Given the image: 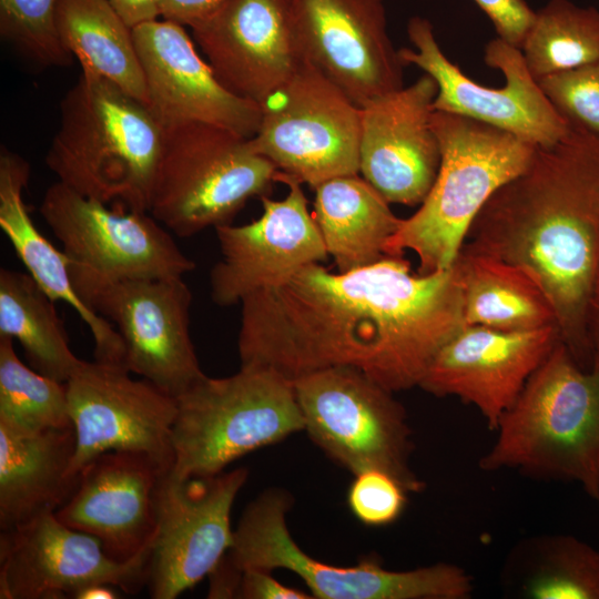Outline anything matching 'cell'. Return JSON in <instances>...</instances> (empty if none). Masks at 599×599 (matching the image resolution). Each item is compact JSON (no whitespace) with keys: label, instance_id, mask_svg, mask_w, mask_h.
I'll use <instances>...</instances> for the list:
<instances>
[{"label":"cell","instance_id":"10","mask_svg":"<svg viewBox=\"0 0 599 599\" xmlns=\"http://www.w3.org/2000/svg\"><path fill=\"white\" fill-rule=\"evenodd\" d=\"M304 430L353 475L384 470L409 493L424 489L410 467L414 449L404 406L363 372L347 366L321 369L293 382Z\"/></svg>","mask_w":599,"mask_h":599},{"label":"cell","instance_id":"26","mask_svg":"<svg viewBox=\"0 0 599 599\" xmlns=\"http://www.w3.org/2000/svg\"><path fill=\"white\" fill-rule=\"evenodd\" d=\"M313 217L338 272L372 265L400 220L380 193L358 174L326 180L314 187Z\"/></svg>","mask_w":599,"mask_h":599},{"label":"cell","instance_id":"31","mask_svg":"<svg viewBox=\"0 0 599 599\" xmlns=\"http://www.w3.org/2000/svg\"><path fill=\"white\" fill-rule=\"evenodd\" d=\"M0 425L22 433L72 427L65 383L23 364L0 336Z\"/></svg>","mask_w":599,"mask_h":599},{"label":"cell","instance_id":"7","mask_svg":"<svg viewBox=\"0 0 599 599\" xmlns=\"http://www.w3.org/2000/svg\"><path fill=\"white\" fill-rule=\"evenodd\" d=\"M176 399L172 471L181 477L220 474L240 457L304 430L293 383L264 367L204 376Z\"/></svg>","mask_w":599,"mask_h":599},{"label":"cell","instance_id":"29","mask_svg":"<svg viewBox=\"0 0 599 599\" xmlns=\"http://www.w3.org/2000/svg\"><path fill=\"white\" fill-rule=\"evenodd\" d=\"M0 336L18 341L33 369L62 383L82 362L54 301L29 273L0 270Z\"/></svg>","mask_w":599,"mask_h":599},{"label":"cell","instance_id":"33","mask_svg":"<svg viewBox=\"0 0 599 599\" xmlns=\"http://www.w3.org/2000/svg\"><path fill=\"white\" fill-rule=\"evenodd\" d=\"M59 0H0V33L22 55L41 67H63L72 55L57 30Z\"/></svg>","mask_w":599,"mask_h":599},{"label":"cell","instance_id":"6","mask_svg":"<svg viewBox=\"0 0 599 599\" xmlns=\"http://www.w3.org/2000/svg\"><path fill=\"white\" fill-rule=\"evenodd\" d=\"M163 130L149 213L180 237L231 223L276 182L277 169L247 136L204 122Z\"/></svg>","mask_w":599,"mask_h":599},{"label":"cell","instance_id":"16","mask_svg":"<svg viewBox=\"0 0 599 599\" xmlns=\"http://www.w3.org/2000/svg\"><path fill=\"white\" fill-rule=\"evenodd\" d=\"M301 53L355 104L404 87L384 0H291Z\"/></svg>","mask_w":599,"mask_h":599},{"label":"cell","instance_id":"30","mask_svg":"<svg viewBox=\"0 0 599 599\" xmlns=\"http://www.w3.org/2000/svg\"><path fill=\"white\" fill-rule=\"evenodd\" d=\"M520 50L536 80L599 60V10L550 0L536 12Z\"/></svg>","mask_w":599,"mask_h":599},{"label":"cell","instance_id":"37","mask_svg":"<svg viewBox=\"0 0 599 599\" xmlns=\"http://www.w3.org/2000/svg\"><path fill=\"white\" fill-rule=\"evenodd\" d=\"M272 571L245 569L242 572L238 598L241 599H311V593L291 588L274 579Z\"/></svg>","mask_w":599,"mask_h":599},{"label":"cell","instance_id":"22","mask_svg":"<svg viewBox=\"0 0 599 599\" xmlns=\"http://www.w3.org/2000/svg\"><path fill=\"white\" fill-rule=\"evenodd\" d=\"M192 32L219 81L260 106L304 60L291 0H225Z\"/></svg>","mask_w":599,"mask_h":599},{"label":"cell","instance_id":"11","mask_svg":"<svg viewBox=\"0 0 599 599\" xmlns=\"http://www.w3.org/2000/svg\"><path fill=\"white\" fill-rule=\"evenodd\" d=\"M253 149L315 187L359 173L361 106L307 60L262 104Z\"/></svg>","mask_w":599,"mask_h":599},{"label":"cell","instance_id":"19","mask_svg":"<svg viewBox=\"0 0 599 599\" xmlns=\"http://www.w3.org/2000/svg\"><path fill=\"white\" fill-rule=\"evenodd\" d=\"M438 92L427 73L361 106L359 173L390 204L420 205L439 171L432 124Z\"/></svg>","mask_w":599,"mask_h":599},{"label":"cell","instance_id":"18","mask_svg":"<svg viewBox=\"0 0 599 599\" xmlns=\"http://www.w3.org/2000/svg\"><path fill=\"white\" fill-rule=\"evenodd\" d=\"M288 192L282 200L261 196L263 213L251 223L215 227L222 257L210 273L214 303L229 306L275 286L328 254L297 180L277 172Z\"/></svg>","mask_w":599,"mask_h":599},{"label":"cell","instance_id":"36","mask_svg":"<svg viewBox=\"0 0 599 599\" xmlns=\"http://www.w3.org/2000/svg\"><path fill=\"white\" fill-rule=\"evenodd\" d=\"M493 22L498 38L521 49L536 12L525 0H474Z\"/></svg>","mask_w":599,"mask_h":599},{"label":"cell","instance_id":"25","mask_svg":"<svg viewBox=\"0 0 599 599\" xmlns=\"http://www.w3.org/2000/svg\"><path fill=\"white\" fill-rule=\"evenodd\" d=\"M73 427L22 433L0 425V529L55 514L73 495Z\"/></svg>","mask_w":599,"mask_h":599},{"label":"cell","instance_id":"5","mask_svg":"<svg viewBox=\"0 0 599 599\" xmlns=\"http://www.w3.org/2000/svg\"><path fill=\"white\" fill-rule=\"evenodd\" d=\"M432 124L441 151L438 174L419 209L400 220L385 246L386 256L416 253L419 274L453 264L479 211L529 165L538 148L508 131L444 111L434 110Z\"/></svg>","mask_w":599,"mask_h":599},{"label":"cell","instance_id":"12","mask_svg":"<svg viewBox=\"0 0 599 599\" xmlns=\"http://www.w3.org/2000/svg\"><path fill=\"white\" fill-rule=\"evenodd\" d=\"M407 34L415 50L402 48L399 58L404 65L414 64L436 81L435 111L484 122L536 146H550L567 133L569 124L529 72L520 49L498 37L487 43L485 63L505 77L501 88H489L471 80L448 60L427 19L413 17Z\"/></svg>","mask_w":599,"mask_h":599},{"label":"cell","instance_id":"4","mask_svg":"<svg viewBox=\"0 0 599 599\" xmlns=\"http://www.w3.org/2000/svg\"><path fill=\"white\" fill-rule=\"evenodd\" d=\"M496 432L479 459L483 470L577 483L599 507V370L582 368L561 341Z\"/></svg>","mask_w":599,"mask_h":599},{"label":"cell","instance_id":"39","mask_svg":"<svg viewBox=\"0 0 599 599\" xmlns=\"http://www.w3.org/2000/svg\"><path fill=\"white\" fill-rule=\"evenodd\" d=\"M242 572L225 554L207 576L210 581L207 598H238Z\"/></svg>","mask_w":599,"mask_h":599},{"label":"cell","instance_id":"14","mask_svg":"<svg viewBox=\"0 0 599 599\" xmlns=\"http://www.w3.org/2000/svg\"><path fill=\"white\" fill-rule=\"evenodd\" d=\"M119 365L82 361L65 382L75 434L70 473L112 450L143 453L172 468L177 399Z\"/></svg>","mask_w":599,"mask_h":599},{"label":"cell","instance_id":"3","mask_svg":"<svg viewBox=\"0 0 599 599\" xmlns=\"http://www.w3.org/2000/svg\"><path fill=\"white\" fill-rule=\"evenodd\" d=\"M163 133L146 104L82 72L61 100L45 163L59 182L83 196L149 212Z\"/></svg>","mask_w":599,"mask_h":599},{"label":"cell","instance_id":"15","mask_svg":"<svg viewBox=\"0 0 599 599\" xmlns=\"http://www.w3.org/2000/svg\"><path fill=\"white\" fill-rule=\"evenodd\" d=\"M152 545L128 561L54 514L0 532V598L62 599L104 583L134 595L148 586Z\"/></svg>","mask_w":599,"mask_h":599},{"label":"cell","instance_id":"32","mask_svg":"<svg viewBox=\"0 0 599 599\" xmlns=\"http://www.w3.org/2000/svg\"><path fill=\"white\" fill-rule=\"evenodd\" d=\"M521 595L529 599H599V551L570 535L537 540Z\"/></svg>","mask_w":599,"mask_h":599},{"label":"cell","instance_id":"34","mask_svg":"<svg viewBox=\"0 0 599 599\" xmlns=\"http://www.w3.org/2000/svg\"><path fill=\"white\" fill-rule=\"evenodd\" d=\"M558 114L599 138V60L537 80Z\"/></svg>","mask_w":599,"mask_h":599},{"label":"cell","instance_id":"23","mask_svg":"<svg viewBox=\"0 0 599 599\" xmlns=\"http://www.w3.org/2000/svg\"><path fill=\"white\" fill-rule=\"evenodd\" d=\"M169 469L143 453H103L82 468L77 489L54 515L99 539L113 559L128 561L153 542L155 491Z\"/></svg>","mask_w":599,"mask_h":599},{"label":"cell","instance_id":"41","mask_svg":"<svg viewBox=\"0 0 599 599\" xmlns=\"http://www.w3.org/2000/svg\"><path fill=\"white\" fill-rule=\"evenodd\" d=\"M588 335L592 356L591 368L599 370V268L589 304Z\"/></svg>","mask_w":599,"mask_h":599},{"label":"cell","instance_id":"21","mask_svg":"<svg viewBox=\"0 0 599 599\" xmlns=\"http://www.w3.org/2000/svg\"><path fill=\"white\" fill-rule=\"evenodd\" d=\"M148 92V106L169 126L204 122L252 138L261 106L226 89L196 51L184 26L152 20L132 28Z\"/></svg>","mask_w":599,"mask_h":599},{"label":"cell","instance_id":"24","mask_svg":"<svg viewBox=\"0 0 599 599\" xmlns=\"http://www.w3.org/2000/svg\"><path fill=\"white\" fill-rule=\"evenodd\" d=\"M30 165L2 146L0 152V227L29 274L55 302L69 304L89 327L94 343V359L125 367V348L116 328L85 306L70 277L69 263L34 225L23 202ZM126 368V367H125Z\"/></svg>","mask_w":599,"mask_h":599},{"label":"cell","instance_id":"17","mask_svg":"<svg viewBox=\"0 0 599 599\" xmlns=\"http://www.w3.org/2000/svg\"><path fill=\"white\" fill-rule=\"evenodd\" d=\"M191 303L183 277H150L115 283L90 307L121 335L126 369L177 398L206 376L191 339Z\"/></svg>","mask_w":599,"mask_h":599},{"label":"cell","instance_id":"8","mask_svg":"<svg viewBox=\"0 0 599 599\" xmlns=\"http://www.w3.org/2000/svg\"><path fill=\"white\" fill-rule=\"evenodd\" d=\"M291 494L268 488L243 511L226 552L240 569H285L297 575L318 599H468L474 579L461 567L437 562L410 570H389L377 560L338 567L308 556L293 539L286 515Z\"/></svg>","mask_w":599,"mask_h":599},{"label":"cell","instance_id":"1","mask_svg":"<svg viewBox=\"0 0 599 599\" xmlns=\"http://www.w3.org/2000/svg\"><path fill=\"white\" fill-rule=\"evenodd\" d=\"M241 305V366L268 368L292 383L347 366L393 393L419 386L465 325L455 263L413 274L403 256L343 273L309 264Z\"/></svg>","mask_w":599,"mask_h":599},{"label":"cell","instance_id":"13","mask_svg":"<svg viewBox=\"0 0 599 599\" xmlns=\"http://www.w3.org/2000/svg\"><path fill=\"white\" fill-rule=\"evenodd\" d=\"M248 470L181 477L164 471L155 491L156 530L148 588L175 599L207 577L233 544L231 510Z\"/></svg>","mask_w":599,"mask_h":599},{"label":"cell","instance_id":"28","mask_svg":"<svg viewBox=\"0 0 599 599\" xmlns=\"http://www.w3.org/2000/svg\"><path fill=\"white\" fill-rule=\"evenodd\" d=\"M57 30L82 72L108 80L148 105L132 28L106 0H59Z\"/></svg>","mask_w":599,"mask_h":599},{"label":"cell","instance_id":"27","mask_svg":"<svg viewBox=\"0 0 599 599\" xmlns=\"http://www.w3.org/2000/svg\"><path fill=\"white\" fill-rule=\"evenodd\" d=\"M454 263L461 286L465 325L505 332L557 327L548 294L526 267L465 251H459Z\"/></svg>","mask_w":599,"mask_h":599},{"label":"cell","instance_id":"38","mask_svg":"<svg viewBox=\"0 0 599 599\" xmlns=\"http://www.w3.org/2000/svg\"><path fill=\"white\" fill-rule=\"evenodd\" d=\"M225 0H163L161 17L191 29L211 17Z\"/></svg>","mask_w":599,"mask_h":599},{"label":"cell","instance_id":"35","mask_svg":"<svg viewBox=\"0 0 599 599\" xmlns=\"http://www.w3.org/2000/svg\"><path fill=\"white\" fill-rule=\"evenodd\" d=\"M354 477L348 488L347 504L358 521L380 527L400 517L409 491L397 478L379 469H368Z\"/></svg>","mask_w":599,"mask_h":599},{"label":"cell","instance_id":"42","mask_svg":"<svg viewBox=\"0 0 599 599\" xmlns=\"http://www.w3.org/2000/svg\"><path fill=\"white\" fill-rule=\"evenodd\" d=\"M114 587L104 583H97L88 586L79 590L73 598L75 599H115L119 598V593L113 589Z\"/></svg>","mask_w":599,"mask_h":599},{"label":"cell","instance_id":"20","mask_svg":"<svg viewBox=\"0 0 599 599\" xmlns=\"http://www.w3.org/2000/svg\"><path fill=\"white\" fill-rule=\"evenodd\" d=\"M560 341L558 328L505 332L464 325L438 352L419 386L474 405L489 429L518 398L527 380Z\"/></svg>","mask_w":599,"mask_h":599},{"label":"cell","instance_id":"2","mask_svg":"<svg viewBox=\"0 0 599 599\" xmlns=\"http://www.w3.org/2000/svg\"><path fill=\"white\" fill-rule=\"evenodd\" d=\"M460 251L529 270L548 294L560 341L592 364L588 313L599 268V138L569 125L502 184L473 221Z\"/></svg>","mask_w":599,"mask_h":599},{"label":"cell","instance_id":"40","mask_svg":"<svg viewBox=\"0 0 599 599\" xmlns=\"http://www.w3.org/2000/svg\"><path fill=\"white\" fill-rule=\"evenodd\" d=\"M131 27L161 17L163 0H106Z\"/></svg>","mask_w":599,"mask_h":599},{"label":"cell","instance_id":"9","mask_svg":"<svg viewBox=\"0 0 599 599\" xmlns=\"http://www.w3.org/2000/svg\"><path fill=\"white\" fill-rule=\"evenodd\" d=\"M39 212L61 242L72 285L90 309L115 283L183 277L195 267L149 212L111 209L59 181L45 191Z\"/></svg>","mask_w":599,"mask_h":599}]
</instances>
